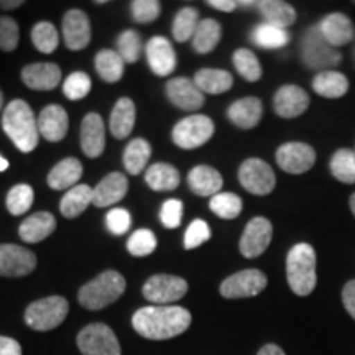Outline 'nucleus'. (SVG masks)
Segmentation results:
<instances>
[{"instance_id": "nucleus-12", "label": "nucleus", "mask_w": 355, "mask_h": 355, "mask_svg": "<svg viewBox=\"0 0 355 355\" xmlns=\"http://www.w3.org/2000/svg\"><path fill=\"white\" fill-rule=\"evenodd\" d=\"M35 268H37V255L33 252L13 243H0V277H25Z\"/></svg>"}, {"instance_id": "nucleus-6", "label": "nucleus", "mask_w": 355, "mask_h": 355, "mask_svg": "<svg viewBox=\"0 0 355 355\" xmlns=\"http://www.w3.org/2000/svg\"><path fill=\"white\" fill-rule=\"evenodd\" d=\"M68 311L69 303L63 296H48L26 308L25 322L35 331H51L64 321Z\"/></svg>"}, {"instance_id": "nucleus-14", "label": "nucleus", "mask_w": 355, "mask_h": 355, "mask_svg": "<svg viewBox=\"0 0 355 355\" xmlns=\"http://www.w3.org/2000/svg\"><path fill=\"white\" fill-rule=\"evenodd\" d=\"M272 222L265 219V217H254V219L245 225V230H243L242 234L241 243H239L241 254L245 257V259L260 257L266 248H268L270 243H272Z\"/></svg>"}, {"instance_id": "nucleus-35", "label": "nucleus", "mask_w": 355, "mask_h": 355, "mask_svg": "<svg viewBox=\"0 0 355 355\" xmlns=\"http://www.w3.org/2000/svg\"><path fill=\"white\" fill-rule=\"evenodd\" d=\"M125 61L114 50H102L96 55V71L105 83H117L123 76Z\"/></svg>"}, {"instance_id": "nucleus-7", "label": "nucleus", "mask_w": 355, "mask_h": 355, "mask_svg": "<svg viewBox=\"0 0 355 355\" xmlns=\"http://www.w3.org/2000/svg\"><path fill=\"white\" fill-rule=\"evenodd\" d=\"M214 135V122L206 115L184 117L173 128V141L183 150H194L206 145Z\"/></svg>"}, {"instance_id": "nucleus-59", "label": "nucleus", "mask_w": 355, "mask_h": 355, "mask_svg": "<svg viewBox=\"0 0 355 355\" xmlns=\"http://www.w3.org/2000/svg\"><path fill=\"white\" fill-rule=\"evenodd\" d=\"M2 104H3V94L2 91H0V109H2Z\"/></svg>"}, {"instance_id": "nucleus-23", "label": "nucleus", "mask_w": 355, "mask_h": 355, "mask_svg": "<svg viewBox=\"0 0 355 355\" xmlns=\"http://www.w3.org/2000/svg\"><path fill=\"white\" fill-rule=\"evenodd\" d=\"M69 128V119L61 105L51 104L42 110L38 117L40 135L48 141H61Z\"/></svg>"}, {"instance_id": "nucleus-28", "label": "nucleus", "mask_w": 355, "mask_h": 355, "mask_svg": "<svg viewBox=\"0 0 355 355\" xmlns=\"http://www.w3.org/2000/svg\"><path fill=\"white\" fill-rule=\"evenodd\" d=\"M135 117H137V109L132 99L128 97H122L117 101V104L114 105L112 112H110V122L109 128L110 133L115 139L122 140L127 139L133 130L135 125Z\"/></svg>"}, {"instance_id": "nucleus-41", "label": "nucleus", "mask_w": 355, "mask_h": 355, "mask_svg": "<svg viewBox=\"0 0 355 355\" xmlns=\"http://www.w3.org/2000/svg\"><path fill=\"white\" fill-rule=\"evenodd\" d=\"M32 42L40 53L50 55L58 48L60 43V35H58L56 26L50 21H38L32 28Z\"/></svg>"}, {"instance_id": "nucleus-40", "label": "nucleus", "mask_w": 355, "mask_h": 355, "mask_svg": "<svg viewBox=\"0 0 355 355\" xmlns=\"http://www.w3.org/2000/svg\"><path fill=\"white\" fill-rule=\"evenodd\" d=\"M234 66L237 73L248 83H257L261 78V66L254 51L241 48L234 53Z\"/></svg>"}, {"instance_id": "nucleus-49", "label": "nucleus", "mask_w": 355, "mask_h": 355, "mask_svg": "<svg viewBox=\"0 0 355 355\" xmlns=\"http://www.w3.org/2000/svg\"><path fill=\"white\" fill-rule=\"evenodd\" d=\"M19 25L10 17H0V50L10 53L19 46Z\"/></svg>"}, {"instance_id": "nucleus-11", "label": "nucleus", "mask_w": 355, "mask_h": 355, "mask_svg": "<svg viewBox=\"0 0 355 355\" xmlns=\"http://www.w3.org/2000/svg\"><path fill=\"white\" fill-rule=\"evenodd\" d=\"M268 285L265 273L257 268H247L242 272L230 275L220 283V295L227 300L252 298L260 295Z\"/></svg>"}, {"instance_id": "nucleus-30", "label": "nucleus", "mask_w": 355, "mask_h": 355, "mask_svg": "<svg viewBox=\"0 0 355 355\" xmlns=\"http://www.w3.org/2000/svg\"><path fill=\"white\" fill-rule=\"evenodd\" d=\"M313 89L316 94L326 97V99H339L347 94L349 79L337 71H322L314 76Z\"/></svg>"}, {"instance_id": "nucleus-45", "label": "nucleus", "mask_w": 355, "mask_h": 355, "mask_svg": "<svg viewBox=\"0 0 355 355\" xmlns=\"http://www.w3.org/2000/svg\"><path fill=\"white\" fill-rule=\"evenodd\" d=\"M117 53L125 63L132 64L140 58L141 38L135 30H125L117 38Z\"/></svg>"}, {"instance_id": "nucleus-18", "label": "nucleus", "mask_w": 355, "mask_h": 355, "mask_svg": "<svg viewBox=\"0 0 355 355\" xmlns=\"http://www.w3.org/2000/svg\"><path fill=\"white\" fill-rule=\"evenodd\" d=\"M146 60L150 69L157 76H170L176 68V53L171 46L170 40L165 37H153L146 43Z\"/></svg>"}, {"instance_id": "nucleus-19", "label": "nucleus", "mask_w": 355, "mask_h": 355, "mask_svg": "<svg viewBox=\"0 0 355 355\" xmlns=\"http://www.w3.org/2000/svg\"><path fill=\"white\" fill-rule=\"evenodd\" d=\"M81 148L86 157L99 158L105 148V125L99 114L91 112L81 123Z\"/></svg>"}, {"instance_id": "nucleus-9", "label": "nucleus", "mask_w": 355, "mask_h": 355, "mask_svg": "<svg viewBox=\"0 0 355 355\" xmlns=\"http://www.w3.org/2000/svg\"><path fill=\"white\" fill-rule=\"evenodd\" d=\"M239 181L248 193L266 196L275 189L277 176L268 163L260 158H248L239 168Z\"/></svg>"}, {"instance_id": "nucleus-21", "label": "nucleus", "mask_w": 355, "mask_h": 355, "mask_svg": "<svg viewBox=\"0 0 355 355\" xmlns=\"http://www.w3.org/2000/svg\"><path fill=\"white\" fill-rule=\"evenodd\" d=\"M128 191L127 176L122 173H110L92 191V204L96 207H109L121 202Z\"/></svg>"}, {"instance_id": "nucleus-25", "label": "nucleus", "mask_w": 355, "mask_h": 355, "mask_svg": "<svg viewBox=\"0 0 355 355\" xmlns=\"http://www.w3.org/2000/svg\"><path fill=\"white\" fill-rule=\"evenodd\" d=\"M188 184L191 191L198 196H216L224 184L220 173L216 168L207 165L194 166L188 175Z\"/></svg>"}, {"instance_id": "nucleus-60", "label": "nucleus", "mask_w": 355, "mask_h": 355, "mask_svg": "<svg viewBox=\"0 0 355 355\" xmlns=\"http://www.w3.org/2000/svg\"><path fill=\"white\" fill-rule=\"evenodd\" d=\"M354 63H355V50H354Z\"/></svg>"}, {"instance_id": "nucleus-38", "label": "nucleus", "mask_w": 355, "mask_h": 355, "mask_svg": "<svg viewBox=\"0 0 355 355\" xmlns=\"http://www.w3.org/2000/svg\"><path fill=\"white\" fill-rule=\"evenodd\" d=\"M331 173L344 184H355V152L347 148L337 150L331 158Z\"/></svg>"}, {"instance_id": "nucleus-2", "label": "nucleus", "mask_w": 355, "mask_h": 355, "mask_svg": "<svg viewBox=\"0 0 355 355\" xmlns=\"http://www.w3.org/2000/svg\"><path fill=\"white\" fill-rule=\"evenodd\" d=\"M2 127L21 153L33 152L38 146V121L25 101L15 99L7 105L2 115Z\"/></svg>"}, {"instance_id": "nucleus-36", "label": "nucleus", "mask_w": 355, "mask_h": 355, "mask_svg": "<svg viewBox=\"0 0 355 355\" xmlns=\"http://www.w3.org/2000/svg\"><path fill=\"white\" fill-rule=\"evenodd\" d=\"M152 157V145L145 139H133L123 152V166L130 175H140Z\"/></svg>"}, {"instance_id": "nucleus-43", "label": "nucleus", "mask_w": 355, "mask_h": 355, "mask_svg": "<svg viewBox=\"0 0 355 355\" xmlns=\"http://www.w3.org/2000/svg\"><path fill=\"white\" fill-rule=\"evenodd\" d=\"M35 193L32 186L17 184L7 194V209L13 216H21L32 207Z\"/></svg>"}, {"instance_id": "nucleus-26", "label": "nucleus", "mask_w": 355, "mask_h": 355, "mask_svg": "<svg viewBox=\"0 0 355 355\" xmlns=\"http://www.w3.org/2000/svg\"><path fill=\"white\" fill-rule=\"evenodd\" d=\"M56 219L50 212H37L26 217L19 227L20 239L26 243H38L55 232Z\"/></svg>"}, {"instance_id": "nucleus-48", "label": "nucleus", "mask_w": 355, "mask_h": 355, "mask_svg": "<svg viewBox=\"0 0 355 355\" xmlns=\"http://www.w3.org/2000/svg\"><path fill=\"white\" fill-rule=\"evenodd\" d=\"M211 239V229L209 224L206 220L196 219L189 224L188 230L184 234V248L186 250H193L202 245L204 242H207Z\"/></svg>"}, {"instance_id": "nucleus-20", "label": "nucleus", "mask_w": 355, "mask_h": 355, "mask_svg": "<svg viewBox=\"0 0 355 355\" xmlns=\"http://www.w3.org/2000/svg\"><path fill=\"white\" fill-rule=\"evenodd\" d=\"M21 81L33 91H53L61 81V69L55 63H33L21 69Z\"/></svg>"}, {"instance_id": "nucleus-16", "label": "nucleus", "mask_w": 355, "mask_h": 355, "mask_svg": "<svg viewBox=\"0 0 355 355\" xmlns=\"http://www.w3.org/2000/svg\"><path fill=\"white\" fill-rule=\"evenodd\" d=\"M63 38L71 51L84 50L91 42V21L79 8H73L64 13Z\"/></svg>"}, {"instance_id": "nucleus-58", "label": "nucleus", "mask_w": 355, "mask_h": 355, "mask_svg": "<svg viewBox=\"0 0 355 355\" xmlns=\"http://www.w3.org/2000/svg\"><path fill=\"white\" fill-rule=\"evenodd\" d=\"M349 204H350V211L354 212V216H355V193L352 194V196H350V201H349Z\"/></svg>"}, {"instance_id": "nucleus-37", "label": "nucleus", "mask_w": 355, "mask_h": 355, "mask_svg": "<svg viewBox=\"0 0 355 355\" xmlns=\"http://www.w3.org/2000/svg\"><path fill=\"white\" fill-rule=\"evenodd\" d=\"M291 35L288 33L285 28H278L270 24H260L257 25L252 32V42L259 44L260 48L265 50H277V48H283L285 44L290 43Z\"/></svg>"}, {"instance_id": "nucleus-3", "label": "nucleus", "mask_w": 355, "mask_h": 355, "mask_svg": "<svg viewBox=\"0 0 355 355\" xmlns=\"http://www.w3.org/2000/svg\"><path fill=\"white\" fill-rule=\"evenodd\" d=\"M286 278L291 291L298 296H308L318 283L316 252L309 243H296L286 257Z\"/></svg>"}, {"instance_id": "nucleus-33", "label": "nucleus", "mask_w": 355, "mask_h": 355, "mask_svg": "<svg viewBox=\"0 0 355 355\" xmlns=\"http://www.w3.org/2000/svg\"><path fill=\"white\" fill-rule=\"evenodd\" d=\"M222 37V26L214 19H204L199 21L196 32L193 35V48L199 55H207L219 44Z\"/></svg>"}, {"instance_id": "nucleus-31", "label": "nucleus", "mask_w": 355, "mask_h": 355, "mask_svg": "<svg viewBox=\"0 0 355 355\" xmlns=\"http://www.w3.org/2000/svg\"><path fill=\"white\" fill-rule=\"evenodd\" d=\"M259 12L263 15L266 24L278 26V28H288L296 21V10L290 3L282 0H261L255 3Z\"/></svg>"}, {"instance_id": "nucleus-10", "label": "nucleus", "mask_w": 355, "mask_h": 355, "mask_svg": "<svg viewBox=\"0 0 355 355\" xmlns=\"http://www.w3.org/2000/svg\"><path fill=\"white\" fill-rule=\"evenodd\" d=\"M144 296L157 306H170L188 293V282L173 275H153L144 285Z\"/></svg>"}, {"instance_id": "nucleus-39", "label": "nucleus", "mask_w": 355, "mask_h": 355, "mask_svg": "<svg viewBox=\"0 0 355 355\" xmlns=\"http://www.w3.org/2000/svg\"><path fill=\"white\" fill-rule=\"evenodd\" d=\"M199 13L196 8L184 7L176 13L175 21H173V38L178 43H184L193 38L199 25Z\"/></svg>"}, {"instance_id": "nucleus-29", "label": "nucleus", "mask_w": 355, "mask_h": 355, "mask_svg": "<svg viewBox=\"0 0 355 355\" xmlns=\"http://www.w3.org/2000/svg\"><path fill=\"white\" fill-rule=\"evenodd\" d=\"M194 84L199 91L206 94H224L234 86V78L229 71L225 69H199L194 76Z\"/></svg>"}, {"instance_id": "nucleus-54", "label": "nucleus", "mask_w": 355, "mask_h": 355, "mask_svg": "<svg viewBox=\"0 0 355 355\" xmlns=\"http://www.w3.org/2000/svg\"><path fill=\"white\" fill-rule=\"evenodd\" d=\"M207 6L220 12H234L239 7V2L235 0H207Z\"/></svg>"}, {"instance_id": "nucleus-15", "label": "nucleus", "mask_w": 355, "mask_h": 355, "mask_svg": "<svg viewBox=\"0 0 355 355\" xmlns=\"http://www.w3.org/2000/svg\"><path fill=\"white\" fill-rule=\"evenodd\" d=\"M273 107L279 117L295 119L304 114L309 107V96L303 87L286 84L277 91L273 97Z\"/></svg>"}, {"instance_id": "nucleus-52", "label": "nucleus", "mask_w": 355, "mask_h": 355, "mask_svg": "<svg viewBox=\"0 0 355 355\" xmlns=\"http://www.w3.org/2000/svg\"><path fill=\"white\" fill-rule=\"evenodd\" d=\"M343 303L344 308L355 321V279H350L349 283H345L343 290Z\"/></svg>"}, {"instance_id": "nucleus-34", "label": "nucleus", "mask_w": 355, "mask_h": 355, "mask_svg": "<svg viewBox=\"0 0 355 355\" xmlns=\"http://www.w3.org/2000/svg\"><path fill=\"white\" fill-rule=\"evenodd\" d=\"M145 181L153 191H173L180 186V171L168 163H155L146 170Z\"/></svg>"}, {"instance_id": "nucleus-8", "label": "nucleus", "mask_w": 355, "mask_h": 355, "mask_svg": "<svg viewBox=\"0 0 355 355\" xmlns=\"http://www.w3.org/2000/svg\"><path fill=\"white\" fill-rule=\"evenodd\" d=\"M78 347L83 355H122L117 336L107 324H89L78 334Z\"/></svg>"}, {"instance_id": "nucleus-47", "label": "nucleus", "mask_w": 355, "mask_h": 355, "mask_svg": "<svg viewBox=\"0 0 355 355\" xmlns=\"http://www.w3.org/2000/svg\"><path fill=\"white\" fill-rule=\"evenodd\" d=\"M130 10L137 24H152L162 13V3L158 0H133Z\"/></svg>"}, {"instance_id": "nucleus-4", "label": "nucleus", "mask_w": 355, "mask_h": 355, "mask_svg": "<svg viewBox=\"0 0 355 355\" xmlns=\"http://www.w3.org/2000/svg\"><path fill=\"white\" fill-rule=\"evenodd\" d=\"M125 278L115 270H105L99 277L86 283L78 293L79 304L83 308L97 311L117 301L125 291Z\"/></svg>"}, {"instance_id": "nucleus-46", "label": "nucleus", "mask_w": 355, "mask_h": 355, "mask_svg": "<svg viewBox=\"0 0 355 355\" xmlns=\"http://www.w3.org/2000/svg\"><path fill=\"white\" fill-rule=\"evenodd\" d=\"M91 78L83 71L71 73L63 84V92L69 101H81L91 92Z\"/></svg>"}, {"instance_id": "nucleus-50", "label": "nucleus", "mask_w": 355, "mask_h": 355, "mask_svg": "<svg viewBox=\"0 0 355 355\" xmlns=\"http://www.w3.org/2000/svg\"><path fill=\"white\" fill-rule=\"evenodd\" d=\"M181 217H183V202H181L180 199H168L166 202H163L162 212H159V219H162V224L165 225V227H180Z\"/></svg>"}, {"instance_id": "nucleus-13", "label": "nucleus", "mask_w": 355, "mask_h": 355, "mask_svg": "<svg viewBox=\"0 0 355 355\" xmlns=\"http://www.w3.org/2000/svg\"><path fill=\"white\" fill-rule=\"evenodd\" d=\"M277 163L283 171L290 175H301L314 166L316 152L313 146L303 141H290L277 150Z\"/></svg>"}, {"instance_id": "nucleus-44", "label": "nucleus", "mask_w": 355, "mask_h": 355, "mask_svg": "<svg viewBox=\"0 0 355 355\" xmlns=\"http://www.w3.org/2000/svg\"><path fill=\"white\" fill-rule=\"evenodd\" d=\"M127 250L133 257L152 255L157 250V237L150 229H139L130 235L127 242Z\"/></svg>"}, {"instance_id": "nucleus-5", "label": "nucleus", "mask_w": 355, "mask_h": 355, "mask_svg": "<svg viewBox=\"0 0 355 355\" xmlns=\"http://www.w3.org/2000/svg\"><path fill=\"white\" fill-rule=\"evenodd\" d=\"M301 61L306 68L322 73L343 63V55L326 42L319 25H314L308 28L301 42Z\"/></svg>"}, {"instance_id": "nucleus-27", "label": "nucleus", "mask_w": 355, "mask_h": 355, "mask_svg": "<svg viewBox=\"0 0 355 355\" xmlns=\"http://www.w3.org/2000/svg\"><path fill=\"white\" fill-rule=\"evenodd\" d=\"M83 176V163L78 158H64L61 159L53 170L48 173V186L51 189L63 191L68 188H74Z\"/></svg>"}, {"instance_id": "nucleus-22", "label": "nucleus", "mask_w": 355, "mask_h": 355, "mask_svg": "<svg viewBox=\"0 0 355 355\" xmlns=\"http://www.w3.org/2000/svg\"><path fill=\"white\" fill-rule=\"evenodd\" d=\"M319 30H321L322 37L331 46H345L352 42L355 37V30L352 20L349 19L344 13H329L324 17L319 24Z\"/></svg>"}, {"instance_id": "nucleus-57", "label": "nucleus", "mask_w": 355, "mask_h": 355, "mask_svg": "<svg viewBox=\"0 0 355 355\" xmlns=\"http://www.w3.org/2000/svg\"><path fill=\"white\" fill-rule=\"evenodd\" d=\"M6 170H8V162L2 157V155H0V171H6Z\"/></svg>"}, {"instance_id": "nucleus-24", "label": "nucleus", "mask_w": 355, "mask_h": 355, "mask_svg": "<svg viewBox=\"0 0 355 355\" xmlns=\"http://www.w3.org/2000/svg\"><path fill=\"white\" fill-rule=\"evenodd\" d=\"M261 115H263V104L257 97H243L235 101L227 110L229 121L243 130L259 125Z\"/></svg>"}, {"instance_id": "nucleus-51", "label": "nucleus", "mask_w": 355, "mask_h": 355, "mask_svg": "<svg viewBox=\"0 0 355 355\" xmlns=\"http://www.w3.org/2000/svg\"><path fill=\"white\" fill-rule=\"evenodd\" d=\"M130 212L127 209H122V207H114V209L109 211L107 216H105V225H107V229L115 235L125 234L127 230L130 229Z\"/></svg>"}, {"instance_id": "nucleus-55", "label": "nucleus", "mask_w": 355, "mask_h": 355, "mask_svg": "<svg viewBox=\"0 0 355 355\" xmlns=\"http://www.w3.org/2000/svg\"><path fill=\"white\" fill-rule=\"evenodd\" d=\"M257 355H285V352H283V349L278 347V345L266 344L259 350V354Z\"/></svg>"}, {"instance_id": "nucleus-17", "label": "nucleus", "mask_w": 355, "mask_h": 355, "mask_svg": "<svg viewBox=\"0 0 355 355\" xmlns=\"http://www.w3.org/2000/svg\"><path fill=\"white\" fill-rule=\"evenodd\" d=\"M166 96L178 109L199 110L204 105V94L199 91L194 81L188 78H173L166 83Z\"/></svg>"}, {"instance_id": "nucleus-53", "label": "nucleus", "mask_w": 355, "mask_h": 355, "mask_svg": "<svg viewBox=\"0 0 355 355\" xmlns=\"http://www.w3.org/2000/svg\"><path fill=\"white\" fill-rule=\"evenodd\" d=\"M0 355H21V345L12 337L0 336Z\"/></svg>"}, {"instance_id": "nucleus-32", "label": "nucleus", "mask_w": 355, "mask_h": 355, "mask_svg": "<svg viewBox=\"0 0 355 355\" xmlns=\"http://www.w3.org/2000/svg\"><path fill=\"white\" fill-rule=\"evenodd\" d=\"M92 188L87 184H78L71 188L64 194L60 202V211L66 219H74V217L81 216L84 211L92 204Z\"/></svg>"}, {"instance_id": "nucleus-56", "label": "nucleus", "mask_w": 355, "mask_h": 355, "mask_svg": "<svg viewBox=\"0 0 355 355\" xmlns=\"http://www.w3.org/2000/svg\"><path fill=\"white\" fill-rule=\"evenodd\" d=\"M24 6V0H0V7L3 10H13V8Z\"/></svg>"}, {"instance_id": "nucleus-1", "label": "nucleus", "mask_w": 355, "mask_h": 355, "mask_svg": "<svg viewBox=\"0 0 355 355\" xmlns=\"http://www.w3.org/2000/svg\"><path fill=\"white\" fill-rule=\"evenodd\" d=\"M133 329L145 339L166 340L191 326V313L181 306H145L132 316Z\"/></svg>"}, {"instance_id": "nucleus-42", "label": "nucleus", "mask_w": 355, "mask_h": 355, "mask_svg": "<svg viewBox=\"0 0 355 355\" xmlns=\"http://www.w3.org/2000/svg\"><path fill=\"white\" fill-rule=\"evenodd\" d=\"M209 207L220 219H235L242 212V199L234 193H219L211 198Z\"/></svg>"}]
</instances>
